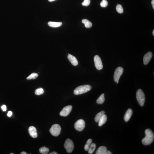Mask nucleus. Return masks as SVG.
Instances as JSON below:
<instances>
[{"instance_id": "obj_22", "label": "nucleus", "mask_w": 154, "mask_h": 154, "mask_svg": "<svg viewBox=\"0 0 154 154\" xmlns=\"http://www.w3.org/2000/svg\"><path fill=\"white\" fill-rule=\"evenodd\" d=\"M92 140L91 139H89L88 140L87 142H86V144L85 145L84 147V149L86 151L88 150L90 146L92 144Z\"/></svg>"}, {"instance_id": "obj_27", "label": "nucleus", "mask_w": 154, "mask_h": 154, "mask_svg": "<svg viewBox=\"0 0 154 154\" xmlns=\"http://www.w3.org/2000/svg\"><path fill=\"white\" fill-rule=\"evenodd\" d=\"M90 2V0H84L83 2L82 3L83 6H87L89 5Z\"/></svg>"}, {"instance_id": "obj_25", "label": "nucleus", "mask_w": 154, "mask_h": 154, "mask_svg": "<svg viewBox=\"0 0 154 154\" xmlns=\"http://www.w3.org/2000/svg\"><path fill=\"white\" fill-rule=\"evenodd\" d=\"M116 10L118 12L120 13H122L123 12V9L121 5L120 4H118L116 6Z\"/></svg>"}, {"instance_id": "obj_24", "label": "nucleus", "mask_w": 154, "mask_h": 154, "mask_svg": "<svg viewBox=\"0 0 154 154\" xmlns=\"http://www.w3.org/2000/svg\"><path fill=\"white\" fill-rule=\"evenodd\" d=\"M44 90L41 88L37 89L35 91V94L36 95H41L44 93Z\"/></svg>"}, {"instance_id": "obj_13", "label": "nucleus", "mask_w": 154, "mask_h": 154, "mask_svg": "<svg viewBox=\"0 0 154 154\" xmlns=\"http://www.w3.org/2000/svg\"><path fill=\"white\" fill-rule=\"evenodd\" d=\"M67 58L73 65L75 66L77 65L78 64V61L75 57L69 53Z\"/></svg>"}, {"instance_id": "obj_30", "label": "nucleus", "mask_w": 154, "mask_h": 154, "mask_svg": "<svg viewBox=\"0 0 154 154\" xmlns=\"http://www.w3.org/2000/svg\"><path fill=\"white\" fill-rule=\"evenodd\" d=\"M151 3L152 5L153 8L154 9V0H152V2H151Z\"/></svg>"}, {"instance_id": "obj_12", "label": "nucleus", "mask_w": 154, "mask_h": 154, "mask_svg": "<svg viewBox=\"0 0 154 154\" xmlns=\"http://www.w3.org/2000/svg\"><path fill=\"white\" fill-rule=\"evenodd\" d=\"M28 131L30 135L34 138H37V133L36 128L33 126L29 127Z\"/></svg>"}, {"instance_id": "obj_21", "label": "nucleus", "mask_w": 154, "mask_h": 154, "mask_svg": "<svg viewBox=\"0 0 154 154\" xmlns=\"http://www.w3.org/2000/svg\"><path fill=\"white\" fill-rule=\"evenodd\" d=\"M49 149L45 146L41 147L39 149V152L40 153L43 154H48L49 152Z\"/></svg>"}, {"instance_id": "obj_19", "label": "nucleus", "mask_w": 154, "mask_h": 154, "mask_svg": "<svg viewBox=\"0 0 154 154\" xmlns=\"http://www.w3.org/2000/svg\"><path fill=\"white\" fill-rule=\"evenodd\" d=\"M105 94H102L100 96L99 98L97 100L96 102L97 103L99 104H102L104 102L105 99Z\"/></svg>"}, {"instance_id": "obj_14", "label": "nucleus", "mask_w": 154, "mask_h": 154, "mask_svg": "<svg viewBox=\"0 0 154 154\" xmlns=\"http://www.w3.org/2000/svg\"><path fill=\"white\" fill-rule=\"evenodd\" d=\"M133 114V112L131 109H130L127 110L124 115V119L125 122L129 121Z\"/></svg>"}, {"instance_id": "obj_20", "label": "nucleus", "mask_w": 154, "mask_h": 154, "mask_svg": "<svg viewBox=\"0 0 154 154\" xmlns=\"http://www.w3.org/2000/svg\"><path fill=\"white\" fill-rule=\"evenodd\" d=\"M96 145L94 143H92L90 145L88 150V152L89 154H92L94 152L95 150Z\"/></svg>"}, {"instance_id": "obj_1", "label": "nucleus", "mask_w": 154, "mask_h": 154, "mask_svg": "<svg viewBox=\"0 0 154 154\" xmlns=\"http://www.w3.org/2000/svg\"><path fill=\"white\" fill-rule=\"evenodd\" d=\"M146 136L142 139V142L144 145H148L152 142L154 140V135L153 132L150 129H147L145 130Z\"/></svg>"}, {"instance_id": "obj_18", "label": "nucleus", "mask_w": 154, "mask_h": 154, "mask_svg": "<svg viewBox=\"0 0 154 154\" xmlns=\"http://www.w3.org/2000/svg\"><path fill=\"white\" fill-rule=\"evenodd\" d=\"M105 112L104 111H102L97 113L95 116V118H94V120H95L96 122L98 123L100 119L101 118L103 115L105 114Z\"/></svg>"}, {"instance_id": "obj_31", "label": "nucleus", "mask_w": 154, "mask_h": 154, "mask_svg": "<svg viewBox=\"0 0 154 154\" xmlns=\"http://www.w3.org/2000/svg\"><path fill=\"white\" fill-rule=\"evenodd\" d=\"M50 154H58L56 152H53L50 153Z\"/></svg>"}, {"instance_id": "obj_4", "label": "nucleus", "mask_w": 154, "mask_h": 154, "mask_svg": "<svg viewBox=\"0 0 154 154\" xmlns=\"http://www.w3.org/2000/svg\"><path fill=\"white\" fill-rule=\"evenodd\" d=\"M61 130V128L60 125L58 124H55L51 127L49 131L53 136H57L60 134Z\"/></svg>"}, {"instance_id": "obj_8", "label": "nucleus", "mask_w": 154, "mask_h": 154, "mask_svg": "<svg viewBox=\"0 0 154 154\" xmlns=\"http://www.w3.org/2000/svg\"><path fill=\"white\" fill-rule=\"evenodd\" d=\"M94 64L97 69L99 70L102 69L103 66L100 57L98 55H96L94 57Z\"/></svg>"}, {"instance_id": "obj_6", "label": "nucleus", "mask_w": 154, "mask_h": 154, "mask_svg": "<svg viewBox=\"0 0 154 154\" xmlns=\"http://www.w3.org/2000/svg\"><path fill=\"white\" fill-rule=\"evenodd\" d=\"M124 69L122 67H118L114 71V79L115 82L118 83L120 78L123 73Z\"/></svg>"}, {"instance_id": "obj_35", "label": "nucleus", "mask_w": 154, "mask_h": 154, "mask_svg": "<svg viewBox=\"0 0 154 154\" xmlns=\"http://www.w3.org/2000/svg\"><path fill=\"white\" fill-rule=\"evenodd\" d=\"M10 154H14L13 153H10Z\"/></svg>"}, {"instance_id": "obj_15", "label": "nucleus", "mask_w": 154, "mask_h": 154, "mask_svg": "<svg viewBox=\"0 0 154 154\" xmlns=\"http://www.w3.org/2000/svg\"><path fill=\"white\" fill-rule=\"evenodd\" d=\"M107 120V117L105 114L103 115L98 122V126H102L106 122Z\"/></svg>"}, {"instance_id": "obj_26", "label": "nucleus", "mask_w": 154, "mask_h": 154, "mask_svg": "<svg viewBox=\"0 0 154 154\" xmlns=\"http://www.w3.org/2000/svg\"><path fill=\"white\" fill-rule=\"evenodd\" d=\"M108 5V2L106 0H102L100 3L101 7L103 8L106 7Z\"/></svg>"}, {"instance_id": "obj_2", "label": "nucleus", "mask_w": 154, "mask_h": 154, "mask_svg": "<svg viewBox=\"0 0 154 154\" xmlns=\"http://www.w3.org/2000/svg\"><path fill=\"white\" fill-rule=\"evenodd\" d=\"M91 88V86L89 85L79 86L74 90V93L75 95L82 94L90 91Z\"/></svg>"}, {"instance_id": "obj_9", "label": "nucleus", "mask_w": 154, "mask_h": 154, "mask_svg": "<svg viewBox=\"0 0 154 154\" xmlns=\"http://www.w3.org/2000/svg\"><path fill=\"white\" fill-rule=\"evenodd\" d=\"M72 108V107L71 105L65 107L60 112V115L62 117H67L70 114Z\"/></svg>"}, {"instance_id": "obj_29", "label": "nucleus", "mask_w": 154, "mask_h": 154, "mask_svg": "<svg viewBox=\"0 0 154 154\" xmlns=\"http://www.w3.org/2000/svg\"><path fill=\"white\" fill-rule=\"evenodd\" d=\"M12 114V112L11 111H9L8 113L7 116L8 117H11Z\"/></svg>"}, {"instance_id": "obj_23", "label": "nucleus", "mask_w": 154, "mask_h": 154, "mask_svg": "<svg viewBox=\"0 0 154 154\" xmlns=\"http://www.w3.org/2000/svg\"><path fill=\"white\" fill-rule=\"evenodd\" d=\"M38 76V75L37 73H33L27 77V79L28 80L34 79H36Z\"/></svg>"}, {"instance_id": "obj_16", "label": "nucleus", "mask_w": 154, "mask_h": 154, "mask_svg": "<svg viewBox=\"0 0 154 154\" xmlns=\"http://www.w3.org/2000/svg\"><path fill=\"white\" fill-rule=\"evenodd\" d=\"M48 25L52 28H57L60 27L62 25L61 22H54L50 21L48 23Z\"/></svg>"}, {"instance_id": "obj_11", "label": "nucleus", "mask_w": 154, "mask_h": 154, "mask_svg": "<svg viewBox=\"0 0 154 154\" xmlns=\"http://www.w3.org/2000/svg\"><path fill=\"white\" fill-rule=\"evenodd\" d=\"M152 57V54L151 52H149L145 54L143 58V63L145 65H147L149 62Z\"/></svg>"}, {"instance_id": "obj_3", "label": "nucleus", "mask_w": 154, "mask_h": 154, "mask_svg": "<svg viewBox=\"0 0 154 154\" xmlns=\"http://www.w3.org/2000/svg\"><path fill=\"white\" fill-rule=\"evenodd\" d=\"M136 97L138 102L140 106H142L144 105L145 101V97L144 93L141 89L138 90L136 93Z\"/></svg>"}, {"instance_id": "obj_17", "label": "nucleus", "mask_w": 154, "mask_h": 154, "mask_svg": "<svg viewBox=\"0 0 154 154\" xmlns=\"http://www.w3.org/2000/svg\"><path fill=\"white\" fill-rule=\"evenodd\" d=\"M82 22L85 24V27L87 28H91L92 25V24L91 22L86 19H84L82 20Z\"/></svg>"}, {"instance_id": "obj_32", "label": "nucleus", "mask_w": 154, "mask_h": 154, "mask_svg": "<svg viewBox=\"0 0 154 154\" xmlns=\"http://www.w3.org/2000/svg\"><path fill=\"white\" fill-rule=\"evenodd\" d=\"M27 153H26V152H21L20 154H27Z\"/></svg>"}, {"instance_id": "obj_33", "label": "nucleus", "mask_w": 154, "mask_h": 154, "mask_svg": "<svg viewBox=\"0 0 154 154\" xmlns=\"http://www.w3.org/2000/svg\"><path fill=\"white\" fill-rule=\"evenodd\" d=\"M55 0H48L49 1V2H53V1H54Z\"/></svg>"}, {"instance_id": "obj_10", "label": "nucleus", "mask_w": 154, "mask_h": 154, "mask_svg": "<svg viewBox=\"0 0 154 154\" xmlns=\"http://www.w3.org/2000/svg\"><path fill=\"white\" fill-rule=\"evenodd\" d=\"M96 154H112L110 151L107 150V148L105 146H101L98 148L96 153Z\"/></svg>"}, {"instance_id": "obj_34", "label": "nucleus", "mask_w": 154, "mask_h": 154, "mask_svg": "<svg viewBox=\"0 0 154 154\" xmlns=\"http://www.w3.org/2000/svg\"><path fill=\"white\" fill-rule=\"evenodd\" d=\"M153 36H154V30H153Z\"/></svg>"}, {"instance_id": "obj_5", "label": "nucleus", "mask_w": 154, "mask_h": 154, "mask_svg": "<svg viewBox=\"0 0 154 154\" xmlns=\"http://www.w3.org/2000/svg\"><path fill=\"white\" fill-rule=\"evenodd\" d=\"M64 147L67 152L71 153L74 149V144L72 140L69 139H67L65 142Z\"/></svg>"}, {"instance_id": "obj_7", "label": "nucleus", "mask_w": 154, "mask_h": 154, "mask_svg": "<svg viewBox=\"0 0 154 154\" xmlns=\"http://www.w3.org/2000/svg\"><path fill=\"white\" fill-rule=\"evenodd\" d=\"M85 122L82 119L78 120L74 125V127L77 130L82 131L84 129Z\"/></svg>"}, {"instance_id": "obj_28", "label": "nucleus", "mask_w": 154, "mask_h": 154, "mask_svg": "<svg viewBox=\"0 0 154 154\" xmlns=\"http://www.w3.org/2000/svg\"><path fill=\"white\" fill-rule=\"evenodd\" d=\"M1 108L2 109L3 111L4 112L6 111V106L5 105H2L1 107Z\"/></svg>"}]
</instances>
